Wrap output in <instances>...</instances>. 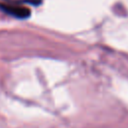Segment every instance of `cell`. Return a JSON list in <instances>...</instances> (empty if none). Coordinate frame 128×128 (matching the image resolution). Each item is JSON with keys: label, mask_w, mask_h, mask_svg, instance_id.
I'll use <instances>...</instances> for the list:
<instances>
[{"label": "cell", "mask_w": 128, "mask_h": 128, "mask_svg": "<svg viewBox=\"0 0 128 128\" xmlns=\"http://www.w3.org/2000/svg\"><path fill=\"white\" fill-rule=\"evenodd\" d=\"M0 10L5 14H8L17 19H26L31 14L29 8L14 1L0 2Z\"/></svg>", "instance_id": "1"}]
</instances>
